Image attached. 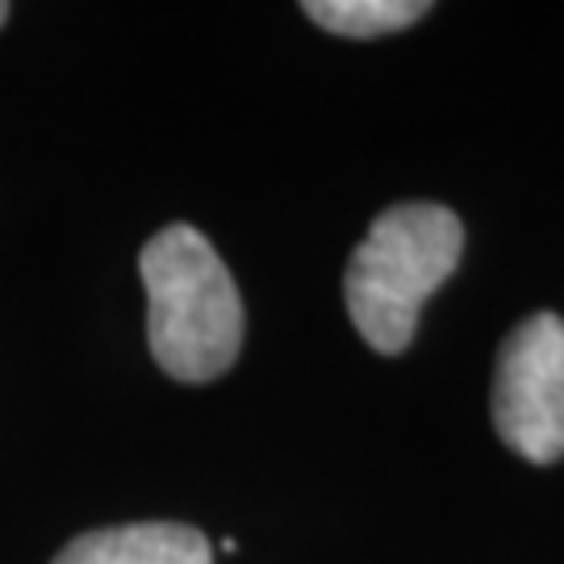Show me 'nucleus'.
<instances>
[{"label": "nucleus", "instance_id": "nucleus-1", "mask_svg": "<svg viewBox=\"0 0 564 564\" xmlns=\"http://www.w3.org/2000/svg\"><path fill=\"white\" fill-rule=\"evenodd\" d=\"M147 343L172 381L209 384L242 351V297L223 256L197 226L172 223L142 247Z\"/></svg>", "mask_w": 564, "mask_h": 564}, {"label": "nucleus", "instance_id": "nucleus-3", "mask_svg": "<svg viewBox=\"0 0 564 564\" xmlns=\"http://www.w3.org/2000/svg\"><path fill=\"white\" fill-rule=\"evenodd\" d=\"M494 431L531 464L564 456V318L531 314L498 347Z\"/></svg>", "mask_w": 564, "mask_h": 564}, {"label": "nucleus", "instance_id": "nucleus-4", "mask_svg": "<svg viewBox=\"0 0 564 564\" xmlns=\"http://www.w3.org/2000/svg\"><path fill=\"white\" fill-rule=\"evenodd\" d=\"M51 564H214V547L188 523H126L76 535Z\"/></svg>", "mask_w": 564, "mask_h": 564}, {"label": "nucleus", "instance_id": "nucleus-5", "mask_svg": "<svg viewBox=\"0 0 564 564\" xmlns=\"http://www.w3.org/2000/svg\"><path fill=\"white\" fill-rule=\"evenodd\" d=\"M302 13L339 39H381L410 30L431 13L426 0H305Z\"/></svg>", "mask_w": 564, "mask_h": 564}, {"label": "nucleus", "instance_id": "nucleus-6", "mask_svg": "<svg viewBox=\"0 0 564 564\" xmlns=\"http://www.w3.org/2000/svg\"><path fill=\"white\" fill-rule=\"evenodd\" d=\"M4 21H9V4H4V0H0V25H4Z\"/></svg>", "mask_w": 564, "mask_h": 564}, {"label": "nucleus", "instance_id": "nucleus-2", "mask_svg": "<svg viewBox=\"0 0 564 564\" xmlns=\"http://www.w3.org/2000/svg\"><path fill=\"white\" fill-rule=\"evenodd\" d=\"M460 256L464 223L447 205L384 209L343 272V302L360 339L381 356H402L419 335L426 297L460 268Z\"/></svg>", "mask_w": 564, "mask_h": 564}]
</instances>
